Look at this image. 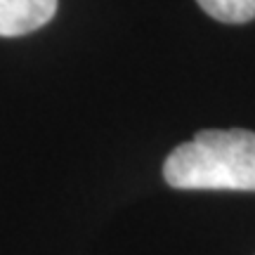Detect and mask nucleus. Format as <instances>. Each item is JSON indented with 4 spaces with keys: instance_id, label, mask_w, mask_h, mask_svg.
<instances>
[{
    "instance_id": "f03ea898",
    "label": "nucleus",
    "mask_w": 255,
    "mask_h": 255,
    "mask_svg": "<svg viewBox=\"0 0 255 255\" xmlns=\"http://www.w3.org/2000/svg\"><path fill=\"white\" fill-rule=\"evenodd\" d=\"M57 0H0V36L17 38L43 28L57 14Z\"/></svg>"
},
{
    "instance_id": "f257e3e1",
    "label": "nucleus",
    "mask_w": 255,
    "mask_h": 255,
    "mask_svg": "<svg viewBox=\"0 0 255 255\" xmlns=\"http://www.w3.org/2000/svg\"><path fill=\"white\" fill-rule=\"evenodd\" d=\"M163 177L175 189L255 191V132L201 130L170 151Z\"/></svg>"
},
{
    "instance_id": "7ed1b4c3",
    "label": "nucleus",
    "mask_w": 255,
    "mask_h": 255,
    "mask_svg": "<svg viewBox=\"0 0 255 255\" xmlns=\"http://www.w3.org/2000/svg\"><path fill=\"white\" fill-rule=\"evenodd\" d=\"M208 17L222 24H248L255 19V0H196Z\"/></svg>"
}]
</instances>
